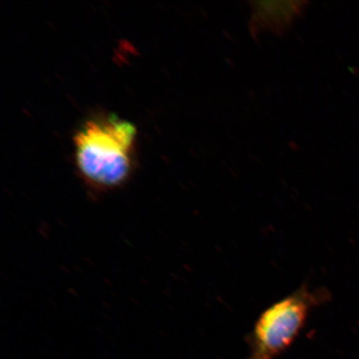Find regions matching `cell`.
Wrapping results in <instances>:
<instances>
[{"mask_svg":"<svg viewBox=\"0 0 359 359\" xmlns=\"http://www.w3.org/2000/svg\"><path fill=\"white\" fill-rule=\"evenodd\" d=\"M137 129L115 115L88 121L74 137L75 164L93 194L118 190L133 172Z\"/></svg>","mask_w":359,"mask_h":359,"instance_id":"1","label":"cell"},{"mask_svg":"<svg viewBox=\"0 0 359 359\" xmlns=\"http://www.w3.org/2000/svg\"><path fill=\"white\" fill-rule=\"evenodd\" d=\"M322 294L303 285L264 309L250 336L249 359H277L290 348Z\"/></svg>","mask_w":359,"mask_h":359,"instance_id":"2","label":"cell"},{"mask_svg":"<svg viewBox=\"0 0 359 359\" xmlns=\"http://www.w3.org/2000/svg\"><path fill=\"white\" fill-rule=\"evenodd\" d=\"M250 29L253 34L285 32L304 11V1H255Z\"/></svg>","mask_w":359,"mask_h":359,"instance_id":"3","label":"cell"}]
</instances>
